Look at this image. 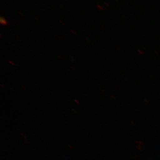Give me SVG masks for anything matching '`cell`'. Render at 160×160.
<instances>
[]
</instances>
